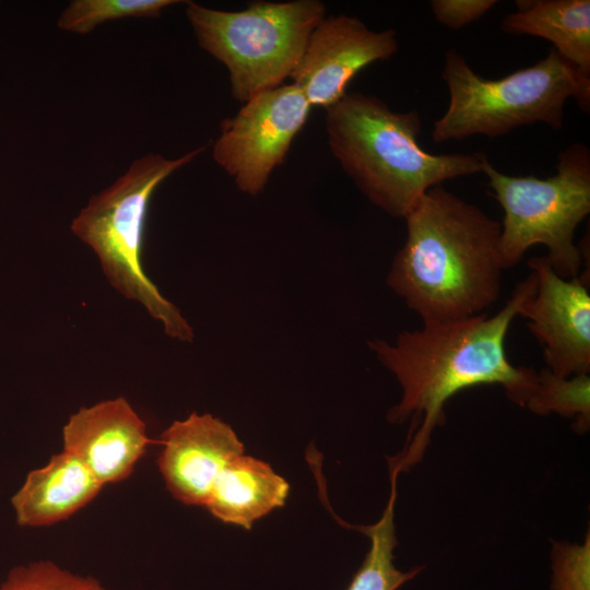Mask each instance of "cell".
Returning <instances> with one entry per match:
<instances>
[{
	"label": "cell",
	"mask_w": 590,
	"mask_h": 590,
	"mask_svg": "<svg viewBox=\"0 0 590 590\" xmlns=\"http://www.w3.org/2000/svg\"><path fill=\"white\" fill-rule=\"evenodd\" d=\"M556 170L547 178L509 176L488 160L484 163L491 196L504 211L499 237L504 270L518 264L530 247L543 245L557 275L567 280L579 275L582 257L575 232L590 213L589 148L567 146L558 155Z\"/></svg>",
	"instance_id": "52a82bcc"
},
{
	"label": "cell",
	"mask_w": 590,
	"mask_h": 590,
	"mask_svg": "<svg viewBox=\"0 0 590 590\" xmlns=\"http://www.w3.org/2000/svg\"><path fill=\"white\" fill-rule=\"evenodd\" d=\"M103 487L81 460L62 450L28 472L11 497V506L17 524L50 526L86 506Z\"/></svg>",
	"instance_id": "4fadbf2b"
},
{
	"label": "cell",
	"mask_w": 590,
	"mask_h": 590,
	"mask_svg": "<svg viewBox=\"0 0 590 590\" xmlns=\"http://www.w3.org/2000/svg\"><path fill=\"white\" fill-rule=\"evenodd\" d=\"M186 15L199 46L227 68L233 98L244 104L291 78L326 7L318 0L256 1L222 11L187 1Z\"/></svg>",
	"instance_id": "8992f818"
},
{
	"label": "cell",
	"mask_w": 590,
	"mask_h": 590,
	"mask_svg": "<svg viewBox=\"0 0 590 590\" xmlns=\"http://www.w3.org/2000/svg\"><path fill=\"white\" fill-rule=\"evenodd\" d=\"M62 439L63 450L103 486L128 477L151 441L145 423L122 397L81 408L63 426Z\"/></svg>",
	"instance_id": "7c38bea8"
},
{
	"label": "cell",
	"mask_w": 590,
	"mask_h": 590,
	"mask_svg": "<svg viewBox=\"0 0 590 590\" xmlns=\"http://www.w3.org/2000/svg\"><path fill=\"white\" fill-rule=\"evenodd\" d=\"M589 538L582 545H557L555 586L557 590H589Z\"/></svg>",
	"instance_id": "ffe728a7"
},
{
	"label": "cell",
	"mask_w": 590,
	"mask_h": 590,
	"mask_svg": "<svg viewBox=\"0 0 590 590\" xmlns=\"http://www.w3.org/2000/svg\"><path fill=\"white\" fill-rule=\"evenodd\" d=\"M397 51L394 30L373 31L346 14L324 16L310 34L290 79L310 106L327 109L346 94L362 69Z\"/></svg>",
	"instance_id": "30bf717a"
},
{
	"label": "cell",
	"mask_w": 590,
	"mask_h": 590,
	"mask_svg": "<svg viewBox=\"0 0 590 590\" xmlns=\"http://www.w3.org/2000/svg\"><path fill=\"white\" fill-rule=\"evenodd\" d=\"M310 108L294 83L252 96L234 117L222 121L213 160L240 191L259 194L272 172L284 162Z\"/></svg>",
	"instance_id": "ba28073f"
},
{
	"label": "cell",
	"mask_w": 590,
	"mask_h": 590,
	"mask_svg": "<svg viewBox=\"0 0 590 590\" xmlns=\"http://www.w3.org/2000/svg\"><path fill=\"white\" fill-rule=\"evenodd\" d=\"M398 473L391 469L390 496L381 518L375 524L364 528L370 539V547L346 590H397L421 570L414 568L403 573L393 563V550L397 545L394 503Z\"/></svg>",
	"instance_id": "2e32d148"
},
{
	"label": "cell",
	"mask_w": 590,
	"mask_h": 590,
	"mask_svg": "<svg viewBox=\"0 0 590 590\" xmlns=\"http://www.w3.org/2000/svg\"><path fill=\"white\" fill-rule=\"evenodd\" d=\"M288 483L266 462L250 456L234 458L215 480L204 507L223 522L250 529L284 505Z\"/></svg>",
	"instance_id": "5bb4252c"
},
{
	"label": "cell",
	"mask_w": 590,
	"mask_h": 590,
	"mask_svg": "<svg viewBox=\"0 0 590 590\" xmlns=\"http://www.w3.org/2000/svg\"><path fill=\"white\" fill-rule=\"evenodd\" d=\"M524 406L540 415L557 413L570 417L576 430L586 432L590 423L589 374L558 377L542 368L538 371L536 387Z\"/></svg>",
	"instance_id": "e0dca14e"
},
{
	"label": "cell",
	"mask_w": 590,
	"mask_h": 590,
	"mask_svg": "<svg viewBox=\"0 0 590 590\" xmlns=\"http://www.w3.org/2000/svg\"><path fill=\"white\" fill-rule=\"evenodd\" d=\"M158 468L167 489L180 503L203 506L222 470L244 445L229 425L210 414L191 413L162 434Z\"/></svg>",
	"instance_id": "8fae6325"
},
{
	"label": "cell",
	"mask_w": 590,
	"mask_h": 590,
	"mask_svg": "<svg viewBox=\"0 0 590 590\" xmlns=\"http://www.w3.org/2000/svg\"><path fill=\"white\" fill-rule=\"evenodd\" d=\"M0 590H110L92 576L74 574L52 560L40 559L12 567Z\"/></svg>",
	"instance_id": "d6986e66"
},
{
	"label": "cell",
	"mask_w": 590,
	"mask_h": 590,
	"mask_svg": "<svg viewBox=\"0 0 590 590\" xmlns=\"http://www.w3.org/2000/svg\"><path fill=\"white\" fill-rule=\"evenodd\" d=\"M441 76L450 101L434 123L432 139L436 143L476 134L502 137L535 122L562 129L568 98L585 113L590 109V74L552 47L539 62L498 80L481 76L459 51L449 49Z\"/></svg>",
	"instance_id": "277c9868"
},
{
	"label": "cell",
	"mask_w": 590,
	"mask_h": 590,
	"mask_svg": "<svg viewBox=\"0 0 590 590\" xmlns=\"http://www.w3.org/2000/svg\"><path fill=\"white\" fill-rule=\"evenodd\" d=\"M203 150L175 160L153 153L138 158L108 188L92 196L71 224L72 233L97 255L109 283L125 297L140 303L167 335L184 342L192 341V328L145 274L142 247L154 191Z\"/></svg>",
	"instance_id": "5b68a950"
},
{
	"label": "cell",
	"mask_w": 590,
	"mask_h": 590,
	"mask_svg": "<svg viewBox=\"0 0 590 590\" xmlns=\"http://www.w3.org/2000/svg\"><path fill=\"white\" fill-rule=\"evenodd\" d=\"M404 220L406 238L388 286L423 323L487 312L502 293L500 223L442 185L428 189Z\"/></svg>",
	"instance_id": "7a4b0ae2"
},
{
	"label": "cell",
	"mask_w": 590,
	"mask_h": 590,
	"mask_svg": "<svg viewBox=\"0 0 590 590\" xmlns=\"http://www.w3.org/2000/svg\"><path fill=\"white\" fill-rule=\"evenodd\" d=\"M180 0H73L61 12L58 27L84 35L106 21L122 17H158Z\"/></svg>",
	"instance_id": "ac0fdd59"
},
{
	"label": "cell",
	"mask_w": 590,
	"mask_h": 590,
	"mask_svg": "<svg viewBox=\"0 0 590 590\" xmlns=\"http://www.w3.org/2000/svg\"><path fill=\"white\" fill-rule=\"evenodd\" d=\"M528 267L536 274L535 292L520 306L518 316L542 346L551 373L571 377L590 373L589 278L563 279L545 256L532 257Z\"/></svg>",
	"instance_id": "9c48e42d"
},
{
	"label": "cell",
	"mask_w": 590,
	"mask_h": 590,
	"mask_svg": "<svg viewBox=\"0 0 590 590\" xmlns=\"http://www.w3.org/2000/svg\"><path fill=\"white\" fill-rule=\"evenodd\" d=\"M518 10L506 15L502 30L532 35L552 43L564 59L590 74V1H517Z\"/></svg>",
	"instance_id": "9a60e30c"
},
{
	"label": "cell",
	"mask_w": 590,
	"mask_h": 590,
	"mask_svg": "<svg viewBox=\"0 0 590 590\" xmlns=\"http://www.w3.org/2000/svg\"><path fill=\"white\" fill-rule=\"evenodd\" d=\"M496 0H432L437 22L450 30H459L486 14Z\"/></svg>",
	"instance_id": "44dd1931"
},
{
	"label": "cell",
	"mask_w": 590,
	"mask_h": 590,
	"mask_svg": "<svg viewBox=\"0 0 590 590\" xmlns=\"http://www.w3.org/2000/svg\"><path fill=\"white\" fill-rule=\"evenodd\" d=\"M536 285V274L531 271L494 315L423 323L422 329L401 332L394 343L368 341L402 390L388 420L396 424L411 421L405 447L392 468L405 471L422 458L433 430L445 423L446 402L464 389L500 385L512 402L526 405L536 387L538 370L512 365L505 341L521 304Z\"/></svg>",
	"instance_id": "6da1fadb"
},
{
	"label": "cell",
	"mask_w": 590,
	"mask_h": 590,
	"mask_svg": "<svg viewBox=\"0 0 590 590\" xmlns=\"http://www.w3.org/2000/svg\"><path fill=\"white\" fill-rule=\"evenodd\" d=\"M329 148L358 190L393 217H403L430 188L481 173L483 152L434 154L418 135L416 110H392L376 96L346 93L326 109Z\"/></svg>",
	"instance_id": "3957f363"
}]
</instances>
